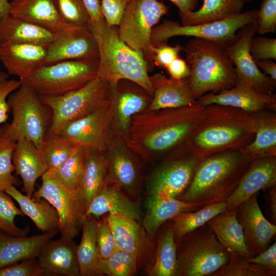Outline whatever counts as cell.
Segmentation results:
<instances>
[{"label":"cell","mask_w":276,"mask_h":276,"mask_svg":"<svg viewBox=\"0 0 276 276\" xmlns=\"http://www.w3.org/2000/svg\"><path fill=\"white\" fill-rule=\"evenodd\" d=\"M21 84L20 80L15 79H6L0 82V125L5 122L8 118L10 108L7 98Z\"/></svg>","instance_id":"obj_53"},{"label":"cell","mask_w":276,"mask_h":276,"mask_svg":"<svg viewBox=\"0 0 276 276\" xmlns=\"http://www.w3.org/2000/svg\"><path fill=\"white\" fill-rule=\"evenodd\" d=\"M256 126L254 113L210 105L205 106L201 120L184 144L200 161L222 151L244 148L254 140Z\"/></svg>","instance_id":"obj_2"},{"label":"cell","mask_w":276,"mask_h":276,"mask_svg":"<svg viewBox=\"0 0 276 276\" xmlns=\"http://www.w3.org/2000/svg\"><path fill=\"white\" fill-rule=\"evenodd\" d=\"M191 74L188 82L194 98L218 93L235 85L237 75L224 48L212 41L197 38L183 47Z\"/></svg>","instance_id":"obj_5"},{"label":"cell","mask_w":276,"mask_h":276,"mask_svg":"<svg viewBox=\"0 0 276 276\" xmlns=\"http://www.w3.org/2000/svg\"><path fill=\"white\" fill-rule=\"evenodd\" d=\"M10 15L57 33L66 25L55 0H12Z\"/></svg>","instance_id":"obj_28"},{"label":"cell","mask_w":276,"mask_h":276,"mask_svg":"<svg viewBox=\"0 0 276 276\" xmlns=\"http://www.w3.org/2000/svg\"><path fill=\"white\" fill-rule=\"evenodd\" d=\"M205 107L145 111L133 116L128 147L146 162L158 159L185 142L201 120Z\"/></svg>","instance_id":"obj_1"},{"label":"cell","mask_w":276,"mask_h":276,"mask_svg":"<svg viewBox=\"0 0 276 276\" xmlns=\"http://www.w3.org/2000/svg\"><path fill=\"white\" fill-rule=\"evenodd\" d=\"M168 7L158 0H130L117 26L120 39L152 62V30Z\"/></svg>","instance_id":"obj_11"},{"label":"cell","mask_w":276,"mask_h":276,"mask_svg":"<svg viewBox=\"0 0 276 276\" xmlns=\"http://www.w3.org/2000/svg\"><path fill=\"white\" fill-rule=\"evenodd\" d=\"M258 10L252 9L222 20L194 25H181L177 21L164 20L153 28L151 44L155 47L166 43L171 37L183 36L208 40L226 48L236 41L238 30L257 21Z\"/></svg>","instance_id":"obj_9"},{"label":"cell","mask_w":276,"mask_h":276,"mask_svg":"<svg viewBox=\"0 0 276 276\" xmlns=\"http://www.w3.org/2000/svg\"><path fill=\"white\" fill-rule=\"evenodd\" d=\"M7 102L12 120L2 127L5 133L16 142L26 139L40 149L51 122L49 107L31 87L24 83L9 95Z\"/></svg>","instance_id":"obj_7"},{"label":"cell","mask_w":276,"mask_h":276,"mask_svg":"<svg viewBox=\"0 0 276 276\" xmlns=\"http://www.w3.org/2000/svg\"><path fill=\"white\" fill-rule=\"evenodd\" d=\"M237 208L227 209L211 219L206 224L232 256L251 258L254 257L246 247L242 228L237 219Z\"/></svg>","instance_id":"obj_30"},{"label":"cell","mask_w":276,"mask_h":276,"mask_svg":"<svg viewBox=\"0 0 276 276\" xmlns=\"http://www.w3.org/2000/svg\"><path fill=\"white\" fill-rule=\"evenodd\" d=\"M10 5L8 0H0V20L10 15Z\"/></svg>","instance_id":"obj_60"},{"label":"cell","mask_w":276,"mask_h":276,"mask_svg":"<svg viewBox=\"0 0 276 276\" xmlns=\"http://www.w3.org/2000/svg\"><path fill=\"white\" fill-rule=\"evenodd\" d=\"M153 57L152 62L157 66L166 69L167 66L183 51V47L179 44L170 46L167 43L162 44L153 48Z\"/></svg>","instance_id":"obj_52"},{"label":"cell","mask_w":276,"mask_h":276,"mask_svg":"<svg viewBox=\"0 0 276 276\" xmlns=\"http://www.w3.org/2000/svg\"><path fill=\"white\" fill-rule=\"evenodd\" d=\"M97 40L88 28L66 25L47 47L44 65L65 60L99 61Z\"/></svg>","instance_id":"obj_17"},{"label":"cell","mask_w":276,"mask_h":276,"mask_svg":"<svg viewBox=\"0 0 276 276\" xmlns=\"http://www.w3.org/2000/svg\"><path fill=\"white\" fill-rule=\"evenodd\" d=\"M86 155V149L78 145L64 162L50 172L66 189L77 193L85 166Z\"/></svg>","instance_id":"obj_40"},{"label":"cell","mask_w":276,"mask_h":276,"mask_svg":"<svg viewBox=\"0 0 276 276\" xmlns=\"http://www.w3.org/2000/svg\"><path fill=\"white\" fill-rule=\"evenodd\" d=\"M200 208L177 198L149 196L143 226L148 235L152 236L165 222L178 214L196 211Z\"/></svg>","instance_id":"obj_35"},{"label":"cell","mask_w":276,"mask_h":276,"mask_svg":"<svg viewBox=\"0 0 276 276\" xmlns=\"http://www.w3.org/2000/svg\"><path fill=\"white\" fill-rule=\"evenodd\" d=\"M5 192L19 205L25 215L28 216L37 228L43 233L59 232V218L55 209L45 199H34L22 194L14 186Z\"/></svg>","instance_id":"obj_34"},{"label":"cell","mask_w":276,"mask_h":276,"mask_svg":"<svg viewBox=\"0 0 276 276\" xmlns=\"http://www.w3.org/2000/svg\"><path fill=\"white\" fill-rule=\"evenodd\" d=\"M96 218L92 216H85L83 221L81 239L76 248L81 276L99 275L96 240Z\"/></svg>","instance_id":"obj_38"},{"label":"cell","mask_w":276,"mask_h":276,"mask_svg":"<svg viewBox=\"0 0 276 276\" xmlns=\"http://www.w3.org/2000/svg\"><path fill=\"white\" fill-rule=\"evenodd\" d=\"M242 1H243L244 3H245V2L249 1L250 0H242Z\"/></svg>","instance_id":"obj_62"},{"label":"cell","mask_w":276,"mask_h":276,"mask_svg":"<svg viewBox=\"0 0 276 276\" xmlns=\"http://www.w3.org/2000/svg\"><path fill=\"white\" fill-rule=\"evenodd\" d=\"M138 262L133 255L118 249L107 258L99 261V275H134L137 270Z\"/></svg>","instance_id":"obj_42"},{"label":"cell","mask_w":276,"mask_h":276,"mask_svg":"<svg viewBox=\"0 0 276 276\" xmlns=\"http://www.w3.org/2000/svg\"><path fill=\"white\" fill-rule=\"evenodd\" d=\"M78 146L60 134L46 136L40 150L48 171H54L64 162Z\"/></svg>","instance_id":"obj_41"},{"label":"cell","mask_w":276,"mask_h":276,"mask_svg":"<svg viewBox=\"0 0 276 276\" xmlns=\"http://www.w3.org/2000/svg\"><path fill=\"white\" fill-rule=\"evenodd\" d=\"M43 272L37 258L22 260L0 269V276H41Z\"/></svg>","instance_id":"obj_50"},{"label":"cell","mask_w":276,"mask_h":276,"mask_svg":"<svg viewBox=\"0 0 276 276\" xmlns=\"http://www.w3.org/2000/svg\"><path fill=\"white\" fill-rule=\"evenodd\" d=\"M256 132L254 140L241 150L248 159L276 156V115L275 112L263 110L254 113Z\"/></svg>","instance_id":"obj_33"},{"label":"cell","mask_w":276,"mask_h":276,"mask_svg":"<svg viewBox=\"0 0 276 276\" xmlns=\"http://www.w3.org/2000/svg\"><path fill=\"white\" fill-rule=\"evenodd\" d=\"M247 260L249 262L259 264L269 269L276 271L275 242L257 256L248 258Z\"/></svg>","instance_id":"obj_54"},{"label":"cell","mask_w":276,"mask_h":276,"mask_svg":"<svg viewBox=\"0 0 276 276\" xmlns=\"http://www.w3.org/2000/svg\"><path fill=\"white\" fill-rule=\"evenodd\" d=\"M275 186L276 156L255 159L227 200V209H235L259 191L270 189Z\"/></svg>","instance_id":"obj_21"},{"label":"cell","mask_w":276,"mask_h":276,"mask_svg":"<svg viewBox=\"0 0 276 276\" xmlns=\"http://www.w3.org/2000/svg\"><path fill=\"white\" fill-rule=\"evenodd\" d=\"M109 99L88 114L71 122L61 135L86 149L105 152L112 137Z\"/></svg>","instance_id":"obj_16"},{"label":"cell","mask_w":276,"mask_h":276,"mask_svg":"<svg viewBox=\"0 0 276 276\" xmlns=\"http://www.w3.org/2000/svg\"><path fill=\"white\" fill-rule=\"evenodd\" d=\"M177 6L179 16L186 13L195 10L198 0H169Z\"/></svg>","instance_id":"obj_58"},{"label":"cell","mask_w":276,"mask_h":276,"mask_svg":"<svg viewBox=\"0 0 276 276\" xmlns=\"http://www.w3.org/2000/svg\"><path fill=\"white\" fill-rule=\"evenodd\" d=\"M112 232L118 249L135 257L138 261L148 247V234L136 219L108 214L105 217Z\"/></svg>","instance_id":"obj_29"},{"label":"cell","mask_w":276,"mask_h":276,"mask_svg":"<svg viewBox=\"0 0 276 276\" xmlns=\"http://www.w3.org/2000/svg\"><path fill=\"white\" fill-rule=\"evenodd\" d=\"M54 33L40 26L9 15L0 20V43L49 45L54 39Z\"/></svg>","instance_id":"obj_31"},{"label":"cell","mask_w":276,"mask_h":276,"mask_svg":"<svg viewBox=\"0 0 276 276\" xmlns=\"http://www.w3.org/2000/svg\"><path fill=\"white\" fill-rule=\"evenodd\" d=\"M41 179V185L34 191L32 198L45 199L55 209L61 237L73 240L82 228L85 213L77 193L66 189L50 171L44 173Z\"/></svg>","instance_id":"obj_13"},{"label":"cell","mask_w":276,"mask_h":276,"mask_svg":"<svg viewBox=\"0 0 276 276\" xmlns=\"http://www.w3.org/2000/svg\"><path fill=\"white\" fill-rule=\"evenodd\" d=\"M267 197V203L272 222L276 225V186L271 188Z\"/></svg>","instance_id":"obj_59"},{"label":"cell","mask_w":276,"mask_h":276,"mask_svg":"<svg viewBox=\"0 0 276 276\" xmlns=\"http://www.w3.org/2000/svg\"><path fill=\"white\" fill-rule=\"evenodd\" d=\"M242 256H231L229 261L211 276H275L276 271L249 262Z\"/></svg>","instance_id":"obj_43"},{"label":"cell","mask_w":276,"mask_h":276,"mask_svg":"<svg viewBox=\"0 0 276 276\" xmlns=\"http://www.w3.org/2000/svg\"><path fill=\"white\" fill-rule=\"evenodd\" d=\"M166 70L171 78L176 80L188 79L191 74L188 63L179 57L175 58Z\"/></svg>","instance_id":"obj_55"},{"label":"cell","mask_w":276,"mask_h":276,"mask_svg":"<svg viewBox=\"0 0 276 276\" xmlns=\"http://www.w3.org/2000/svg\"><path fill=\"white\" fill-rule=\"evenodd\" d=\"M12 162L22 180L23 191L32 197L37 180L48 171L41 151L26 139H20L16 143Z\"/></svg>","instance_id":"obj_26"},{"label":"cell","mask_w":276,"mask_h":276,"mask_svg":"<svg viewBox=\"0 0 276 276\" xmlns=\"http://www.w3.org/2000/svg\"><path fill=\"white\" fill-rule=\"evenodd\" d=\"M258 67L262 70L263 73L276 81V63L271 60L257 61Z\"/></svg>","instance_id":"obj_57"},{"label":"cell","mask_w":276,"mask_h":276,"mask_svg":"<svg viewBox=\"0 0 276 276\" xmlns=\"http://www.w3.org/2000/svg\"><path fill=\"white\" fill-rule=\"evenodd\" d=\"M98 68L99 61L65 60L43 65L20 82L39 95H59L97 77Z\"/></svg>","instance_id":"obj_10"},{"label":"cell","mask_w":276,"mask_h":276,"mask_svg":"<svg viewBox=\"0 0 276 276\" xmlns=\"http://www.w3.org/2000/svg\"><path fill=\"white\" fill-rule=\"evenodd\" d=\"M252 160L239 149H228L199 161L189 186L178 200L201 207L226 202Z\"/></svg>","instance_id":"obj_3"},{"label":"cell","mask_w":276,"mask_h":276,"mask_svg":"<svg viewBox=\"0 0 276 276\" xmlns=\"http://www.w3.org/2000/svg\"><path fill=\"white\" fill-rule=\"evenodd\" d=\"M1 43H0V49H1Z\"/></svg>","instance_id":"obj_63"},{"label":"cell","mask_w":276,"mask_h":276,"mask_svg":"<svg viewBox=\"0 0 276 276\" xmlns=\"http://www.w3.org/2000/svg\"><path fill=\"white\" fill-rule=\"evenodd\" d=\"M175 241L176 276H211L232 256L206 223Z\"/></svg>","instance_id":"obj_6"},{"label":"cell","mask_w":276,"mask_h":276,"mask_svg":"<svg viewBox=\"0 0 276 276\" xmlns=\"http://www.w3.org/2000/svg\"><path fill=\"white\" fill-rule=\"evenodd\" d=\"M76 248L73 240H49L37 257L43 275H80Z\"/></svg>","instance_id":"obj_22"},{"label":"cell","mask_w":276,"mask_h":276,"mask_svg":"<svg viewBox=\"0 0 276 276\" xmlns=\"http://www.w3.org/2000/svg\"><path fill=\"white\" fill-rule=\"evenodd\" d=\"M89 15L91 22L99 24L104 21L100 0H82Z\"/></svg>","instance_id":"obj_56"},{"label":"cell","mask_w":276,"mask_h":276,"mask_svg":"<svg viewBox=\"0 0 276 276\" xmlns=\"http://www.w3.org/2000/svg\"><path fill=\"white\" fill-rule=\"evenodd\" d=\"M251 56L255 61L276 59V39L264 36L254 37L250 46Z\"/></svg>","instance_id":"obj_49"},{"label":"cell","mask_w":276,"mask_h":276,"mask_svg":"<svg viewBox=\"0 0 276 276\" xmlns=\"http://www.w3.org/2000/svg\"><path fill=\"white\" fill-rule=\"evenodd\" d=\"M60 16L70 26L88 28L91 21L82 0H55Z\"/></svg>","instance_id":"obj_46"},{"label":"cell","mask_w":276,"mask_h":276,"mask_svg":"<svg viewBox=\"0 0 276 276\" xmlns=\"http://www.w3.org/2000/svg\"><path fill=\"white\" fill-rule=\"evenodd\" d=\"M177 271V245L170 220L159 236L149 274L152 276H176Z\"/></svg>","instance_id":"obj_36"},{"label":"cell","mask_w":276,"mask_h":276,"mask_svg":"<svg viewBox=\"0 0 276 276\" xmlns=\"http://www.w3.org/2000/svg\"><path fill=\"white\" fill-rule=\"evenodd\" d=\"M107 174L105 152L86 149L85 166L77 191L85 212L106 181Z\"/></svg>","instance_id":"obj_32"},{"label":"cell","mask_w":276,"mask_h":276,"mask_svg":"<svg viewBox=\"0 0 276 276\" xmlns=\"http://www.w3.org/2000/svg\"><path fill=\"white\" fill-rule=\"evenodd\" d=\"M130 217L139 221L141 212L138 204L131 200L118 186L109 180L94 198L85 216L99 217L104 214Z\"/></svg>","instance_id":"obj_24"},{"label":"cell","mask_w":276,"mask_h":276,"mask_svg":"<svg viewBox=\"0 0 276 276\" xmlns=\"http://www.w3.org/2000/svg\"><path fill=\"white\" fill-rule=\"evenodd\" d=\"M48 46L30 44H1L0 61L9 75L16 76L20 81L44 65Z\"/></svg>","instance_id":"obj_23"},{"label":"cell","mask_w":276,"mask_h":276,"mask_svg":"<svg viewBox=\"0 0 276 276\" xmlns=\"http://www.w3.org/2000/svg\"><path fill=\"white\" fill-rule=\"evenodd\" d=\"M149 78L154 93L146 111L191 106L197 104L187 79L168 78L159 73L150 76Z\"/></svg>","instance_id":"obj_25"},{"label":"cell","mask_w":276,"mask_h":276,"mask_svg":"<svg viewBox=\"0 0 276 276\" xmlns=\"http://www.w3.org/2000/svg\"><path fill=\"white\" fill-rule=\"evenodd\" d=\"M16 142L8 136L0 127V191H5L14 186L16 179L13 175L15 171L12 156Z\"/></svg>","instance_id":"obj_44"},{"label":"cell","mask_w":276,"mask_h":276,"mask_svg":"<svg viewBox=\"0 0 276 276\" xmlns=\"http://www.w3.org/2000/svg\"><path fill=\"white\" fill-rule=\"evenodd\" d=\"M130 0H100L106 23L117 27Z\"/></svg>","instance_id":"obj_51"},{"label":"cell","mask_w":276,"mask_h":276,"mask_svg":"<svg viewBox=\"0 0 276 276\" xmlns=\"http://www.w3.org/2000/svg\"><path fill=\"white\" fill-rule=\"evenodd\" d=\"M150 175L147 182L149 196L178 198L191 182L199 162L184 143L164 156Z\"/></svg>","instance_id":"obj_12"},{"label":"cell","mask_w":276,"mask_h":276,"mask_svg":"<svg viewBox=\"0 0 276 276\" xmlns=\"http://www.w3.org/2000/svg\"><path fill=\"white\" fill-rule=\"evenodd\" d=\"M242 0H203L201 7L180 15L182 25H194L222 20L242 12Z\"/></svg>","instance_id":"obj_37"},{"label":"cell","mask_w":276,"mask_h":276,"mask_svg":"<svg viewBox=\"0 0 276 276\" xmlns=\"http://www.w3.org/2000/svg\"><path fill=\"white\" fill-rule=\"evenodd\" d=\"M258 30L257 21L244 26L237 33L236 41L224 49L234 64L237 81L247 84L259 92L272 94L276 81L261 71L250 53V43Z\"/></svg>","instance_id":"obj_15"},{"label":"cell","mask_w":276,"mask_h":276,"mask_svg":"<svg viewBox=\"0 0 276 276\" xmlns=\"http://www.w3.org/2000/svg\"><path fill=\"white\" fill-rule=\"evenodd\" d=\"M58 232L54 231L31 236L0 234V269L37 258L44 245Z\"/></svg>","instance_id":"obj_27"},{"label":"cell","mask_w":276,"mask_h":276,"mask_svg":"<svg viewBox=\"0 0 276 276\" xmlns=\"http://www.w3.org/2000/svg\"><path fill=\"white\" fill-rule=\"evenodd\" d=\"M16 216L24 217L25 215L20 209L15 205L9 195L5 191H0V229L10 235L26 236L29 228L21 229L18 227L14 222Z\"/></svg>","instance_id":"obj_45"},{"label":"cell","mask_w":276,"mask_h":276,"mask_svg":"<svg viewBox=\"0 0 276 276\" xmlns=\"http://www.w3.org/2000/svg\"><path fill=\"white\" fill-rule=\"evenodd\" d=\"M9 75L6 73L0 72V82L8 79Z\"/></svg>","instance_id":"obj_61"},{"label":"cell","mask_w":276,"mask_h":276,"mask_svg":"<svg viewBox=\"0 0 276 276\" xmlns=\"http://www.w3.org/2000/svg\"><path fill=\"white\" fill-rule=\"evenodd\" d=\"M258 195L254 194L237 207V219L252 257L267 249L276 234V225L266 219L260 208Z\"/></svg>","instance_id":"obj_19"},{"label":"cell","mask_w":276,"mask_h":276,"mask_svg":"<svg viewBox=\"0 0 276 276\" xmlns=\"http://www.w3.org/2000/svg\"><path fill=\"white\" fill-rule=\"evenodd\" d=\"M258 33L263 35L276 30V0H263L258 10Z\"/></svg>","instance_id":"obj_48"},{"label":"cell","mask_w":276,"mask_h":276,"mask_svg":"<svg viewBox=\"0 0 276 276\" xmlns=\"http://www.w3.org/2000/svg\"><path fill=\"white\" fill-rule=\"evenodd\" d=\"M88 28L95 36L98 46V76L110 87L122 79L131 81L153 97L154 89L143 53L122 41L117 27L108 25L105 20L99 24L90 21Z\"/></svg>","instance_id":"obj_4"},{"label":"cell","mask_w":276,"mask_h":276,"mask_svg":"<svg viewBox=\"0 0 276 276\" xmlns=\"http://www.w3.org/2000/svg\"><path fill=\"white\" fill-rule=\"evenodd\" d=\"M112 136L126 141L133 116L146 111L153 97L137 84L126 79L110 87Z\"/></svg>","instance_id":"obj_14"},{"label":"cell","mask_w":276,"mask_h":276,"mask_svg":"<svg viewBox=\"0 0 276 276\" xmlns=\"http://www.w3.org/2000/svg\"><path fill=\"white\" fill-rule=\"evenodd\" d=\"M202 106L216 104L239 108L254 113L263 110L275 111L276 96L258 91L251 86L237 81L233 87L218 93H208L197 99Z\"/></svg>","instance_id":"obj_20"},{"label":"cell","mask_w":276,"mask_h":276,"mask_svg":"<svg viewBox=\"0 0 276 276\" xmlns=\"http://www.w3.org/2000/svg\"><path fill=\"white\" fill-rule=\"evenodd\" d=\"M110 91V85L98 76L83 86L62 95H38L52 113L46 136L59 134L65 125L99 107L109 99Z\"/></svg>","instance_id":"obj_8"},{"label":"cell","mask_w":276,"mask_h":276,"mask_svg":"<svg viewBox=\"0 0 276 276\" xmlns=\"http://www.w3.org/2000/svg\"><path fill=\"white\" fill-rule=\"evenodd\" d=\"M96 240L99 261L107 258L118 249L112 232L105 217L96 221Z\"/></svg>","instance_id":"obj_47"},{"label":"cell","mask_w":276,"mask_h":276,"mask_svg":"<svg viewBox=\"0 0 276 276\" xmlns=\"http://www.w3.org/2000/svg\"><path fill=\"white\" fill-rule=\"evenodd\" d=\"M105 153L108 160L107 178L125 193H137L141 182L139 157L123 140L112 136Z\"/></svg>","instance_id":"obj_18"},{"label":"cell","mask_w":276,"mask_h":276,"mask_svg":"<svg viewBox=\"0 0 276 276\" xmlns=\"http://www.w3.org/2000/svg\"><path fill=\"white\" fill-rule=\"evenodd\" d=\"M227 209L226 202H219L204 205L196 211L181 212L171 219L175 239L204 225L216 215Z\"/></svg>","instance_id":"obj_39"}]
</instances>
